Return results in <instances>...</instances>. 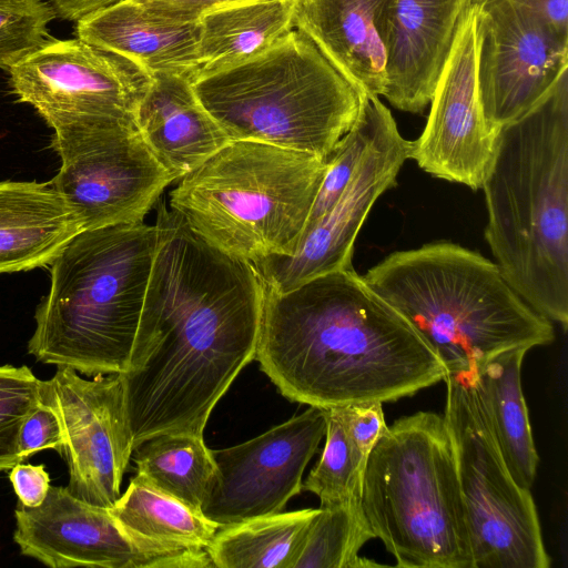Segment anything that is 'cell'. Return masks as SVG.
<instances>
[{"label": "cell", "mask_w": 568, "mask_h": 568, "mask_svg": "<svg viewBox=\"0 0 568 568\" xmlns=\"http://www.w3.org/2000/svg\"><path fill=\"white\" fill-rule=\"evenodd\" d=\"M318 508L277 513L220 527L206 547L217 568H293Z\"/></svg>", "instance_id": "cell-25"}, {"label": "cell", "mask_w": 568, "mask_h": 568, "mask_svg": "<svg viewBox=\"0 0 568 568\" xmlns=\"http://www.w3.org/2000/svg\"><path fill=\"white\" fill-rule=\"evenodd\" d=\"M427 123L410 141L409 159L428 174L481 189L493 160L496 130L484 116L477 83V18L465 7L437 79Z\"/></svg>", "instance_id": "cell-15"}, {"label": "cell", "mask_w": 568, "mask_h": 568, "mask_svg": "<svg viewBox=\"0 0 568 568\" xmlns=\"http://www.w3.org/2000/svg\"><path fill=\"white\" fill-rule=\"evenodd\" d=\"M394 0H302L295 29L362 94L383 95L386 29Z\"/></svg>", "instance_id": "cell-18"}, {"label": "cell", "mask_w": 568, "mask_h": 568, "mask_svg": "<svg viewBox=\"0 0 568 568\" xmlns=\"http://www.w3.org/2000/svg\"><path fill=\"white\" fill-rule=\"evenodd\" d=\"M77 38L120 54L151 75L174 73L191 82L199 75L200 27L171 22L123 0L75 22Z\"/></svg>", "instance_id": "cell-20"}, {"label": "cell", "mask_w": 568, "mask_h": 568, "mask_svg": "<svg viewBox=\"0 0 568 568\" xmlns=\"http://www.w3.org/2000/svg\"><path fill=\"white\" fill-rule=\"evenodd\" d=\"M255 359L283 396L321 408L393 402L446 374L432 348L354 267L286 292L265 286Z\"/></svg>", "instance_id": "cell-1"}, {"label": "cell", "mask_w": 568, "mask_h": 568, "mask_svg": "<svg viewBox=\"0 0 568 568\" xmlns=\"http://www.w3.org/2000/svg\"><path fill=\"white\" fill-rule=\"evenodd\" d=\"M133 536L175 549H206L220 526L136 473L109 507Z\"/></svg>", "instance_id": "cell-24"}, {"label": "cell", "mask_w": 568, "mask_h": 568, "mask_svg": "<svg viewBox=\"0 0 568 568\" xmlns=\"http://www.w3.org/2000/svg\"><path fill=\"white\" fill-rule=\"evenodd\" d=\"M155 224L82 230L50 263L28 352L97 376L126 371L156 248Z\"/></svg>", "instance_id": "cell-4"}, {"label": "cell", "mask_w": 568, "mask_h": 568, "mask_svg": "<svg viewBox=\"0 0 568 568\" xmlns=\"http://www.w3.org/2000/svg\"><path fill=\"white\" fill-rule=\"evenodd\" d=\"M361 507L400 568H474L466 508L444 416L397 419L371 450Z\"/></svg>", "instance_id": "cell-7"}, {"label": "cell", "mask_w": 568, "mask_h": 568, "mask_svg": "<svg viewBox=\"0 0 568 568\" xmlns=\"http://www.w3.org/2000/svg\"><path fill=\"white\" fill-rule=\"evenodd\" d=\"M20 552L51 568L213 567L206 549H175L133 536L109 508L50 486L43 503L14 510Z\"/></svg>", "instance_id": "cell-11"}, {"label": "cell", "mask_w": 568, "mask_h": 568, "mask_svg": "<svg viewBox=\"0 0 568 568\" xmlns=\"http://www.w3.org/2000/svg\"><path fill=\"white\" fill-rule=\"evenodd\" d=\"M55 17L45 0H0V69L9 71L51 40Z\"/></svg>", "instance_id": "cell-30"}, {"label": "cell", "mask_w": 568, "mask_h": 568, "mask_svg": "<svg viewBox=\"0 0 568 568\" xmlns=\"http://www.w3.org/2000/svg\"><path fill=\"white\" fill-rule=\"evenodd\" d=\"M40 399L54 409L63 429L67 488L87 503L111 507L121 496L133 452L120 375L85 379L72 368L58 367L42 381Z\"/></svg>", "instance_id": "cell-13"}, {"label": "cell", "mask_w": 568, "mask_h": 568, "mask_svg": "<svg viewBox=\"0 0 568 568\" xmlns=\"http://www.w3.org/2000/svg\"><path fill=\"white\" fill-rule=\"evenodd\" d=\"M134 121L151 153L175 181L231 141L196 97L191 80L174 73L152 75Z\"/></svg>", "instance_id": "cell-19"}, {"label": "cell", "mask_w": 568, "mask_h": 568, "mask_svg": "<svg viewBox=\"0 0 568 568\" xmlns=\"http://www.w3.org/2000/svg\"><path fill=\"white\" fill-rule=\"evenodd\" d=\"M61 166L51 185L82 230L140 223L174 178L143 141L135 122H114L53 136Z\"/></svg>", "instance_id": "cell-10"}, {"label": "cell", "mask_w": 568, "mask_h": 568, "mask_svg": "<svg viewBox=\"0 0 568 568\" xmlns=\"http://www.w3.org/2000/svg\"><path fill=\"white\" fill-rule=\"evenodd\" d=\"M539 16L561 37L568 39V0H513Z\"/></svg>", "instance_id": "cell-36"}, {"label": "cell", "mask_w": 568, "mask_h": 568, "mask_svg": "<svg viewBox=\"0 0 568 568\" xmlns=\"http://www.w3.org/2000/svg\"><path fill=\"white\" fill-rule=\"evenodd\" d=\"M326 169L313 154L230 141L169 194V206L211 245L252 263L292 255Z\"/></svg>", "instance_id": "cell-6"}, {"label": "cell", "mask_w": 568, "mask_h": 568, "mask_svg": "<svg viewBox=\"0 0 568 568\" xmlns=\"http://www.w3.org/2000/svg\"><path fill=\"white\" fill-rule=\"evenodd\" d=\"M121 1L123 0H50V3L57 17L77 22Z\"/></svg>", "instance_id": "cell-37"}, {"label": "cell", "mask_w": 568, "mask_h": 568, "mask_svg": "<svg viewBox=\"0 0 568 568\" xmlns=\"http://www.w3.org/2000/svg\"><path fill=\"white\" fill-rule=\"evenodd\" d=\"M41 383L28 366H0V471L23 460L20 430L40 400Z\"/></svg>", "instance_id": "cell-31"}, {"label": "cell", "mask_w": 568, "mask_h": 568, "mask_svg": "<svg viewBox=\"0 0 568 568\" xmlns=\"http://www.w3.org/2000/svg\"><path fill=\"white\" fill-rule=\"evenodd\" d=\"M363 278L406 320L446 372L555 338L551 321L517 294L496 263L452 242L392 253Z\"/></svg>", "instance_id": "cell-3"}, {"label": "cell", "mask_w": 568, "mask_h": 568, "mask_svg": "<svg viewBox=\"0 0 568 568\" xmlns=\"http://www.w3.org/2000/svg\"><path fill=\"white\" fill-rule=\"evenodd\" d=\"M63 429L58 414L48 404L39 400L24 419L19 436V454L22 459L43 449H54L62 455Z\"/></svg>", "instance_id": "cell-32"}, {"label": "cell", "mask_w": 568, "mask_h": 568, "mask_svg": "<svg viewBox=\"0 0 568 568\" xmlns=\"http://www.w3.org/2000/svg\"><path fill=\"white\" fill-rule=\"evenodd\" d=\"M469 0H394L386 29L383 97L420 113L432 95Z\"/></svg>", "instance_id": "cell-17"}, {"label": "cell", "mask_w": 568, "mask_h": 568, "mask_svg": "<svg viewBox=\"0 0 568 568\" xmlns=\"http://www.w3.org/2000/svg\"><path fill=\"white\" fill-rule=\"evenodd\" d=\"M132 457L138 474L163 491L201 510L216 473L212 452L204 444L203 436L159 434L134 447Z\"/></svg>", "instance_id": "cell-26"}, {"label": "cell", "mask_w": 568, "mask_h": 568, "mask_svg": "<svg viewBox=\"0 0 568 568\" xmlns=\"http://www.w3.org/2000/svg\"><path fill=\"white\" fill-rule=\"evenodd\" d=\"M80 231L50 182H0V274L50 264Z\"/></svg>", "instance_id": "cell-21"}, {"label": "cell", "mask_w": 568, "mask_h": 568, "mask_svg": "<svg viewBox=\"0 0 568 568\" xmlns=\"http://www.w3.org/2000/svg\"><path fill=\"white\" fill-rule=\"evenodd\" d=\"M19 503L37 507L43 503L50 488V476L44 465L17 464L9 475Z\"/></svg>", "instance_id": "cell-35"}, {"label": "cell", "mask_w": 568, "mask_h": 568, "mask_svg": "<svg viewBox=\"0 0 568 568\" xmlns=\"http://www.w3.org/2000/svg\"><path fill=\"white\" fill-rule=\"evenodd\" d=\"M325 446L303 489L315 494L321 506L361 500L368 455L347 430L337 406L324 408Z\"/></svg>", "instance_id": "cell-28"}, {"label": "cell", "mask_w": 568, "mask_h": 568, "mask_svg": "<svg viewBox=\"0 0 568 568\" xmlns=\"http://www.w3.org/2000/svg\"><path fill=\"white\" fill-rule=\"evenodd\" d=\"M481 189L485 239L508 283L536 312L568 325V70L500 126Z\"/></svg>", "instance_id": "cell-2"}, {"label": "cell", "mask_w": 568, "mask_h": 568, "mask_svg": "<svg viewBox=\"0 0 568 568\" xmlns=\"http://www.w3.org/2000/svg\"><path fill=\"white\" fill-rule=\"evenodd\" d=\"M527 351L511 348L473 365L496 445L513 479L524 489L532 486L539 460L521 388Z\"/></svg>", "instance_id": "cell-22"}, {"label": "cell", "mask_w": 568, "mask_h": 568, "mask_svg": "<svg viewBox=\"0 0 568 568\" xmlns=\"http://www.w3.org/2000/svg\"><path fill=\"white\" fill-rule=\"evenodd\" d=\"M192 87L231 141L323 160L355 123L363 98L297 29L244 62L199 75Z\"/></svg>", "instance_id": "cell-5"}, {"label": "cell", "mask_w": 568, "mask_h": 568, "mask_svg": "<svg viewBox=\"0 0 568 568\" xmlns=\"http://www.w3.org/2000/svg\"><path fill=\"white\" fill-rule=\"evenodd\" d=\"M148 13L171 22H196L210 10L245 0H133ZM302 1V0H297Z\"/></svg>", "instance_id": "cell-34"}, {"label": "cell", "mask_w": 568, "mask_h": 568, "mask_svg": "<svg viewBox=\"0 0 568 568\" xmlns=\"http://www.w3.org/2000/svg\"><path fill=\"white\" fill-rule=\"evenodd\" d=\"M375 538L361 500L321 506L313 518L293 568H358L378 564L359 557Z\"/></svg>", "instance_id": "cell-27"}, {"label": "cell", "mask_w": 568, "mask_h": 568, "mask_svg": "<svg viewBox=\"0 0 568 568\" xmlns=\"http://www.w3.org/2000/svg\"><path fill=\"white\" fill-rule=\"evenodd\" d=\"M409 149L410 141L402 136L387 109L349 183L332 207L304 230L295 252L253 263L265 286L286 292L315 276L352 268L357 234L376 200L396 184Z\"/></svg>", "instance_id": "cell-16"}, {"label": "cell", "mask_w": 568, "mask_h": 568, "mask_svg": "<svg viewBox=\"0 0 568 568\" xmlns=\"http://www.w3.org/2000/svg\"><path fill=\"white\" fill-rule=\"evenodd\" d=\"M298 4L297 0H245L203 13L199 19V75L267 50L295 29Z\"/></svg>", "instance_id": "cell-23"}, {"label": "cell", "mask_w": 568, "mask_h": 568, "mask_svg": "<svg viewBox=\"0 0 568 568\" xmlns=\"http://www.w3.org/2000/svg\"><path fill=\"white\" fill-rule=\"evenodd\" d=\"M477 18V83L487 124L529 111L568 70V39L513 0H470Z\"/></svg>", "instance_id": "cell-12"}, {"label": "cell", "mask_w": 568, "mask_h": 568, "mask_svg": "<svg viewBox=\"0 0 568 568\" xmlns=\"http://www.w3.org/2000/svg\"><path fill=\"white\" fill-rule=\"evenodd\" d=\"M349 434L367 454L387 428L383 403L378 400L357 402L337 406Z\"/></svg>", "instance_id": "cell-33"}, {"label": "cell", "mask_w": 568, "mask_h": 568, "mask_svg": "<svg viewBox=\"0 0 568 568\" xmlns=\"http://www.w3.org/2000/svg\"><path fill=\"white\" fill-rule=\"evenodd\" d=\"M325 432L324 408L310 406L250 440L211 449L216 473L203 515L226 527L281 513L303 489V473Z\"/></svg>", "instance_id": "cell-14"}, {"label": "cell", "mask_w": 568, "mask_h": 568, "mask_svg": "<svg viewBox=\"0 0 568 568\" xmlns=\"http://www.w3.org/2000/svg\"><path fill=\"white\" fill-rule=\"evenodd\" d=\"M386 110L378 97L363 95L355 123L326 159V169L305 229L327 212L341 196L373 141Z\"/></svg>", "instance_id": "cell-29"}, {"label": "cell", "mask_w": 568, "mask_h": 568, "mask_svg": "<svg viewBox=\"0 0 568 568\" xmlns=\"http://www.w3.org/2000/svg\"><path fill=\"white\" fill-rule=\"evenodd\" d=\"M444 418L466 508L474 568H548L530 489L508 471L477 390L474 366L446 372Z\"/></svg>", "instance_id": "cell-8"}, {"label": "cell", "mask_w": 568, "mask_h": 568, "mask_svg": "<svg viewBox=\"0 0 568 568\" xmlns=\"http://www.w3.org/2000/svg\"><path fill=\"white\" fill-rule=\"evenodd\" d=\"M12 93L67 136L134 121L152 75L133 61L79 38H52L9 71Z\"/></svg>", "instance_id": "cell-9"}]
</instances>
